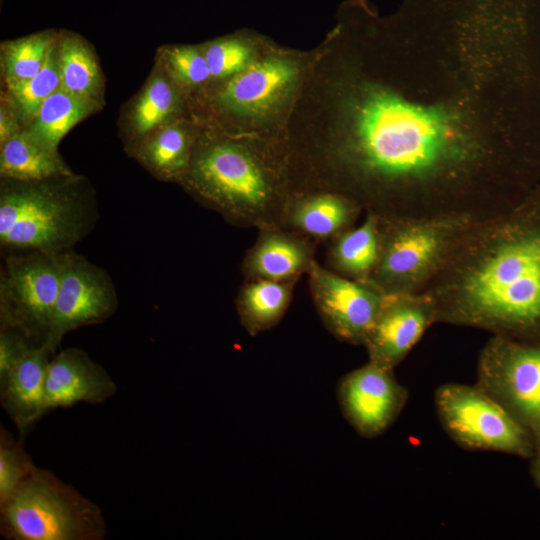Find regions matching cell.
<instances>
[{"instance_id": "6da1fadb", "label": "cell", "mask_w": 540, "mask_h": 540, "mask_svg": "<svg viewBox=\"0 0 540 540\" xmlns=\"http://www.w3.org/2000/svg\"><path fill=\"white\" fill-rule=\"evenodd\" d=\"M397 86L351 98L346 196L380 218L503 214L540 186V6L405 0Z\"/></svg>"}, {"instance_id": "7a4b0ae2", "label": "cell", "mask_w": 540, "mask_h": 540, "mask_svg": "<svg viewBox=\"0 0 540 540\" xmlns=\"http://www.w3.org/2000/svg\"><path fill=\"white\" fill-rule=\"evenodd\" d=\"M420 293L432 300L436 323L540 343V186L472 223Z\"/></svg>"}, {"instance_id": "3957f363", "label": "cell", "mask_w": 540, "mask_h": 540, "mask_svg": "<svg viewBox=\"0 0 540 540\" xmlns=\"http://www.w3.org/2000/svg\"><path fill=\"white\" fill-rule=\"evenodd\" d=\"M0 193V245L10 253H62L93 228L98 212L73 185L74 175L40 181L4 179Z\"/></svg>"}, {"instance_id": "277c9868", "label": "cell", "mask_w": 540, "mask_h": 540, "mask_svg": "<svg viewBox=\"0 0 540 540\" xmlns=\"http://www.w3.org/2000/svg\"><path fill=\"white\" fill-rule=\"evenodd\" d=\"M3 537L11 540H102L101 509L53 472L34 467L0 504Z\"/></svg>"}, {"instance_id": "5b68a950", "label": "cell", "mask_w": 540, "mask_h": 540, "mask_svg": "<svg viewBox=\"0 0 540 540\" xmlns=\"http://www.w3.org/2000/svg\"><path fill=\"white\" fill-rule=\"evenodd\" d=\"M378 263L368 278L385 294L420 293L475 222L457 217L381 219Z\"/></svg>"}, {"instance_id": "8992f818", "label": "cell", "mask_w": 540, "mask_h": 540, "mask_svg": "<svg viewBox=\"0 0 540 540\" xmlns=\"http://www.w3.org/2000/svg\"><path fill=\"white\" fill-rule=\"evenodd\" d=\"M434 402L443 429L460 447L525 459L535 455L529 430L477 384H443L436 389Z\"/></svg>"}, {"instance_id": "52a82bcc", "label": "cell", "mask_w": 540, "mask_h": 540, "mask_svg": "<svg viewBox=\"0 0 540 540\" xmlns=\"http://www.w3.org/2000/svg\"><path fill=\"white\" fill-rule=\"evenodd\" d=\"M192 188L228 218L261 221L270 213L272 187L260 164L242 148L219 143L188 167Z\"/></svg>"}, {"instance_id": "ba28073f", "label": "cell", "mask_w": 540, "mask_h": 540, "mask_svg": "<svg viewBox=\"0 0 540 540\" xmlns=\"http://www.w3.org/2000/svg\"><path fill=\"white\" fill-rule=\"evenodd\" d=\"M61 253L5 256L0 276V327L20 332L32 345L46 342L61 277Z\"/></svg>"}, {"instance_id": "9c48e42d", "label": "cell", "mask_w": 540, "mask_h": 540, "mask_svg": "<svg viewBox=\"0 0 540 540\" xmlns=\"http://www.w3.org/2000/svg\"><path fill=\"white\" fill-rule=\"evenodd\" d=\"M475 384L530 432L540 416V343L493 335L479 354Z\"/></svg>"}, {"instance_id": "30bf717a", "label": "cell", "mask_w": 540, "mask_h": 540, "mask_svg": "<svg viewBox=\"0 0 540 540\" xmlns=\"http://www.w3.org/2000/svg\"><path fill=\"white\" fill-rule=\"evenodd\" d=\"M61 265L50 332L44 343L54 354L67 333L103 322L118 305L106 271L71 250L61 253Z\"/></svg>"}, {"instance_id": "8fae6325", "label": "cell", "mask_w": 540, "mask_h": 540, "mask_svg": "<svg viewBox=\"0 0 540 540\" xmlns=\"http://www.w3.org/2000/svg\"><path fill=\"white\" fill-rule=\"evenodd\" d=\"M310 275L327 328L342 341L364 345L387 294L369 279L342 277L316 264H311Z\"/></svg>"}, {"instance_id": "7c38bea8", "label": "cell", "mask_w": 540, "mask_h": 540, "mask_svg": "<svg viewBox=\"0 0 540 540\" xmlns=\"http://www.w3.org/2000/svg\"><path fill=\"white\" fill-rule=\"evenodd\" d=\"M394 369L368 361L339 381L337 396L343 415L364 438L382 434L397 419L408 400L407 389Z\"/></svg>"}, {"instance_id": "4fadbf2b", "label": "cell", "mask_w": 540, "mask_h": 540, "mask_svg": "<svg viewBox=\"0 0 540 540\" xmlns=\"http://www.w3.org/2000/svg\"><path fill=\"white\" fill-rule=\"evenodd\" d=\"M435 323V306L424 293L387 294L364 343L369 361L394 369Z\"/></svg>"}, {"instance_id": "5bb4252c", "label": "cell", "mask_w": 540, "mask_h": 540, "mask_svg": "<svg viewBox=\"0 0 540 540\" xmlns=\"http://www.w3.org/2000/svg\"><path fill=\"white\" fill-rule=\"evenodd\" d=\"M117 391L106 370L80 348H67L51 357L45 376V414L77 403L99 404Z\"/></svg>"}, {"instance_id": "9a60e30c", "label": "cell", "mask_w": 540, "mask_h": 540, "mask_svg": "<svg viewBox=\"0 0 540 540\" xmlns=\"http://www.w3.org/2000/svg\"><path fill=\"white\" fill-rule=\"evenodd\" d=\"M53 354L45 344L31 346L0 382L2 406L22 437L45 415V376Z\"/></svg>"}, {"instance_id": "2e32d148", "label": "cell", "mask_w": 540, "mask_h": 540, "mask_svg": "<svg viewBox=\"0 0 540 540\" xmlns=\"http://www.w3.org/2000/svg\"><path fill=\"white\" fill-rule=\"evenodd\" d=\"M297 76L296 66L285 59H267L239 72L221 94V101L241 112L261 113L285 95Z\"/></svg>"}, {"instance_id": "e0dca14e", "label": "cell", "mask_w": 540, "mask_h": 540, "mask_svg": "<svg viewBox=\"0 0 540 540\" xmlns=\"http://www.w3.org/2000/svg\"><path fill=\"white\" fill-rule=\"evenodd\" d=\"M0 174L3 179L40 181L74 175L53 151L27 130L20 131L1 144Z\"/></svg>"}, {"instance_id": "ac0fdd59", "label": "cell", "mask_w": 540, "mask_h": 540, "mask_svg": "<svg viewBox=\"0 0 540 540\" xmlns=\"http://www.w3.org/2000/svg\"><path fill=\"white\" fill-rule=\"evenodd\" d=\"M95 108L94 100L60 87L44 101L26 130L44 146L57 151L62 138Z\"/></svg>"}, {"instance_id": "d6986e66", "label": "cell", "mask_w": 540, "mask_h": 540, "mask_svg": "<svg viewBox=\"0 0 540 540\" xmlns=\"http://www.w3.org/2000/svg\"><path fill=\"white\" fill-rule=\"evenodd\" d=\"M380 249L379 217L367 212L359 227L343 232L338 238L333 250L334 263L348 278L368 279L378 263Z\"/></svg>"}, {"instance_id": "ffe728a7", "label": "cell", "mask_w": 540, "mask_h": 540, "mask_svg": "<svg viewBox=\"0 0 540 540\" xmlns=\"http://www.w3.org/2000/svg\"><path fill=\"white\" fill-rule=\"evenodd\" d=\"M189 138L177 126L157 128L137 148L136 157L155 176L172 179L189 167Z\"/></svg>"}, {"instance_id": "44dd1931", "label": "cell", "mask_w": 540, "mask_h": 540, "mask_svg": "<svg viewBox=\"0 0 540 540\" xmlns=\"http://www.w3.org/2000/svg\"><path fill=\"white\" fill-rule=\"evenodd\" d=\"M289 301L287 286L278 280L261 279L243 291L238 309L241 321L252 335L277 323Z\"/></svg>"}, {"instance_id": "7402d4cb", "label": "cell", "mask_w": 540, "mask_h": 540, "mask_svg": "<svg viewBox=\"0 0 540 540\" xmlns=\"http://www.w3.org/2000/svg\"><path fill=\"white\" fill-rule=\"evenodd\" d=\"M58 60L61 88L96 101L101 76L89 47L78 37H66L58 46Z\"/></svg>"}, {"instance_id": "603a6c76", "label": "cell", "mask_w": 540, "mask_h": 540, "mask_svg": "<svg viewBox=\"0 0 540 540\" xmlns=\"http://www.w3.org/2000/svg\"><path fill=\"white\" fill-rule=\"evenodd\" d=\"M360 208L346 196H317L296 210L294 222L311 235L329 236L347 227L357 216Z\"/></svg>"}, {"instance_id": "cb8c5ba5", "label": "cell", "mask_w": 540, "mask_h": 540, "mask_svg": "<svg viewBox=\"0 0 540 540\" xmlns=\"http://www.w3.org/2000/svg\"><path fill=\"white\" fill-rule=\"evenodd\" d=\"M306 263V252L298 243L284 236L271 235L256 247L250 266L258 276L279 281L294 276Z\"/></svg>"}, {"instance_id": "d4e9b609", "label": "cell", "mask_w": 540, "mask_h": 540, "mask_svg": "<svg viewBox=\"0 0 540 540\" xmlns=\"http://www.w3.org/2000/svg\"><path fill=\"white\" fill-rule=\"evenodd\" d=\"M14 110L32 122L44 101L61 87L58 48L54 43L42 69L30 79L6 85Z\"/></svg>"}, {"instance_id": "484cf974", "label": "cell", "mask_w": 540, "mask_h": 540, "mask_svg": "<svg viewBox=\"0 0 540 540\" xmlns=\"http://www.w3.org/2000/svg\"><path fill=\"white\" fill-rule=\"evenodd\" d=\"M54 43L52 36L37 34L3 44L1 63L6 85L36 75L44 66Z\"/></svg>"}, {"instance_id": "4316f807", "label": "cell", "mask_w": 540, "mask_h": 540, "mask_svg": "<svg viewBox=\"0 0 540 540\" xmlns=\"http://www.w3.org/2000/svg\"><path fill=\"white\" fill-rule=\"evenodd\" d=\"M176 94L163 77L154 76L134 104L131 123L134 134L146 137L161 125L174 111Z\"/></svg>"}, {"instance_id": "83f0119b", "label": "cell", "mask_w": 540, "mask_h": 540, "mask_svg": "<svg viewBox=\"0 0 540 540\" xmlns=\"http://www.w3.org/2000/svg\"><path fill=\"white\" fill-rule=\"evenodd\" d=\"M35 465L23 447L22 440H15L12 434L1 427L0 430V504L4 503Z\"/></svg>"}, {"instance_id": "f1b7e54d", "label": "cell", "mask_w": 540, "mask_h": 540, "mask_svg": "<svg viewBox=\"0 0 540 540\" xmlns=\"http://www.w3.org/2000/svg\"><path fill=\"white\" fill-rule=\"evenodd\" d=\"M204 55L211 76L225 77L245 69L250 50L238 40H224L211 44Z\"/></svg>"}, {"instance_id": "f546056e", "label": "cell", "mask_w": 540, "mask_h": 540, "mask_svg": "<svg viewBox=\"0 0 540 540\" xmlns=\"http://www.w3.org/2000/svg\"><path fill=\"white\" fill-rule=\"evenodd\" d=\"M165 59L175 77L186 84H200L211 76L204 53L196 48H170L165 51Z\"/></svg>"}, {"instance_id": "4dcf8cb0", "label": "cell", "mask_w": 540, "mask_h": 540, "mask_svg": "<svg viewBox=\"0 0 540 540\" xmlns=\"http://www.w3.org/2000/svg\"><path fill=\"white\" fill-rule=\"evenodd\" d=\"M31 346L35 345H32L20 332L0 327V382L6 378Z\"/></svg>"}, {"instance_id": "1f68e13d", "label": "cell", "mask_w": 540, "mask_h": 540, "mask_svg": "<svg viewBox=\"0 0 540 540\" xmlns=\"http://www.w3.org/2000/svg\"><path fill=\"white\" fill-rule=\"evenodd\" d=\"M19 127L17 126L16 119L11 111L6 106H1L0 111V142L5 143L14 135L18 134Z\"/></svg>"}, {"instance_id": "d6a6232c", "label": "cell", "mask_w": 540, "mask_h": 540, "mask_svg": "<svg viewBox=\"0 0 540 540\" xmlns=\"http://www.w3.org/2000/svg\"><path fill=\"white\" fill-rule=\"evenodd\" d=\"M530 460V473L535 485L540 490V452L536 453Z\"/></svg>"}, {"instance_id": "836d02e7", "label": "cell", "mask_w": 540, "mask_h": 540, "mask_svg": "<svg viewBox=\"0 0 540 540\" xmlns=\"http://www.w3.org/2000/svg\"><path fill=\"white\" fill-rule=\"evenodd\" d=\"M535 445V454L540 452V416L530 431Z\"/></svg>"}]
</instances>
